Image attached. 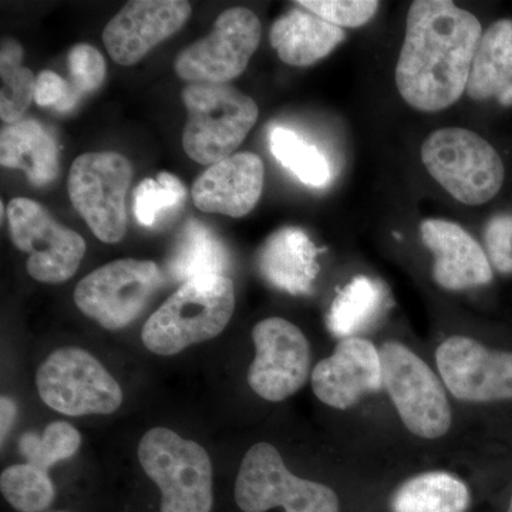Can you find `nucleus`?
<instances>
[{
	"label": "nucleus",
	"mask_w": 512,
	"mask_h": 512,
	"mask_svg": "<svg viewBox=\"0 0 512 512\" xmlns=\"http://www.w3.org/2000/svg\"><path fill=\"white\" fill-rule=\"evenodd\" d=\"M70 80L69 96L56 111L67 113L77 106L87 94L96 92L106 79V60L93 46L80 43L67 56Z\"/></svg>",
	"instance_id": "7c9ffc66"
},
{
	"label": "nucleus",
	"mask_w": 512,
	"mask_h": 512,
	"mask_svg": "<svg viewBox=\"0 0 512 512\" xmlns=\"http://www.w3.org/2000/svg\"><path fill=\"white\" fill-rule=\"evenodd\" d=\"M265 167L254 153L232 154L211 165L195 180V207L211 214L241 218L254 210L264 190Z\"/></svg>",
	"instance_id": "f3484780"
},
{
	"label": "nucleus",
	"mask_w": 512,
	"mask_h": 512,
	"mask_svg": "<svg viewBox=\"0 0 512 512\" xmlns=\"http://www.w3.org/2000/svg\"><path fill=\"white\" fill-rule=\"evenodd\" d=\"M69 96V84L52 70L37 74L35 101L37 106L59 109Z\"/></svg>",
	"instance_id": "72a5a7b5"
},
{
	"label": "nucleus",
	"mask_w": 512,
	"mask_h": 512,
	"mask_svg": "<svg viewBox=\"0 0 512 512\" xmlns=\"http://www.w3.org/2000/svg\"><path fill=\"white\" fill-rule=\"evenodd\" d=\"M318 249L301 228L286 227L274 232L258 252V269L276 289L305 295L311 293L319 274Z\"/></svg>",
	"instance_id": "6ab92c4d"
},
{
	"label": "nucleus",
	"mask_w": 512,
	"mask_h": 512,
	"mask_svg": "<svg viewBox=\"0 0 512 512\" xmlns=\"http://www.w3.org/2000/svg\"><path fill=\"white\" fill-rule=\"evenodd\" d=\"M82 446V436L66 421L49 424L42 436L26 433L20 437L19 450L30 466L49 473L60 461L73 457Z\"/></svg>",
	"instance_id": "c85d7f7f"
},
{
	"label": "nucleus",
	"mask_w": 512,
	"mask_h": 512,
	"mask_svg": "<svg viewBox=\"0 0 512 512\" xmlns=\"http://www.w3.org/2000/svg\"><path fill=\"white\" fill-rule=\"evenodd\" d=\"M261 37V22L252 10H225L210 35L178 55L175 73L188 83L228 84L245 72Z\"/></svg>",
	"instance_id": "f8f14e48"
},
{
	"label": "nucleus",
	"mask_w": 512,
	"mask_h": 512,
	"mask_svg": "<svg viewBox=\"0 0 512 512\" xmlns=\"http://www.w3.org/2000/svg\"><path fill=\"white\" fill-rule=\"evenodd\" d=\"M508 512H512V497H511V501H510V507H508Z\"/></svg>",
	"instance_id": "c9c22d12"
},
{
	"label": "nucleus",
	"mask_w": 512,
	"mask_h": 512,
	"mask_svg": "<svg viewBox=\"0 0 512 512\" xmlns=\"http://www.w3.org/2000/svg\"><path fill=\"white\" fill-rule=\"evenodd\" d=\"M131 180L133 165L114 151L82 154L70 168V201L101 242L117 244L126 235Z\"/></svg>",
	"instance_id": "0eeeda50"
},
{
	"label": "nucleus",
	"mask_w": 512,
	"mask_h": 512,
	"mask_svg": "<svg viewBox=\"0 0 512 512\" xmlns=\"http://www.w3.org/2000/svg\"><path fill=\"white\" fill-rule=\"evenodd\" d=\"M470 490L460 478L433 471L410 478L392 498L393 512H466Z\"/></svg>",
	"instance_id": "b1692460"
},
{
	"label": "nucleus",
	"mask_w": 512,
	"mask_h": 512,
	"mask_svg": "<svg viewBox=\"0 0 512 512\" xmlns=\"http://www.w3.org/2000/svg\"><path fill=\"white\" fill-rule=\"evenodd\" d=\"M295 5L340 29L366 25L379 9L375 0H299Z\"/></svg>",
	"instance_id": "2f4dec72"
},
{
	"label": "nucleus",
	"mask_w": 512,
	"mask_h": 512,
	"mask_svg": "<svg viewBox=\"0 0 512 512\" xmlns=\"http://www.w3.org/2000/svg\"><path fill=\"white\" fill-rule=\"evenodd\" d=\"M161 284L163 274L153 261L119 259L82 279L74 302L104 329L119 330L140 318Z\"/></svg>",
	"instance_id": "9d476101"
},
{
	"label": "nucleus",
	"mask_w": 512,
	"mask_h": 512,
	"mask_svg": "<svg viewBox=\"0 0 512 512\" xmlns=\"http://www.w3.org/2000/svg\"><path fill=\"white\" fill-rule=\"evenodd\" d=\"M423 244L433 252V278L447 291H464L490 284L493 268L476 239L446 220H426L420 225Z\"/></svg>",
	"instance_id": "a211bd4d"
},
{
	"label": "nucleus",
	"mask_w": 512,
	"mask_h": 512,
	"mask_svg": "<svg viewBox=\"0 0 512 512\" xmlns=\"http://www.w3.org/2000/svg\"><path fill=\"white\" fill-rule=\"evenodd\" d=\"M187 198L180 178L163 171L157 178H146L134 191V215L138 224L153 227L165 212L178 210Z\"/></svg>",
	"instance_id": "c756f323"
},
{
	"label": "nucleus",
	"mask_w": 512,
	"mask_h": 512,
	"mask_svg": "<svg viewBox=\"0 0 512 512\" xmlns=\"http://www.w3.org/2000/svg\"><path fill=\"white\" fill-rule=\"evenodd\" d=\"M138 460L161 491V512H211L212 464L205 448L173 430H148Z\"/></svg>",
	"instance_id": "20e7f679"
},
{
	"label": "nucleus",
	"mask_w": 512,
	"mask_h": 512,
	"mask_svg": "<svg viewBox=\"0 0 512 512\" xmlns=\"http://www.w3.org/2000/svg\"><path fill=\"white\" fill-rule=\"evenodd\" d=\"M382 386L380 352L362 338L340 340L333 355L319 362L312 372L313 392L333 409H350Z\"/></svg>",
	"instance_id": "dca6fc26"
},
{
	"label": "nucleus",
	"mask_w": 512,
	"mask_h": 512,
	"mask_svg": "<svg viewBox=\"0 0 512 512\" xmlns=\"http://www.w3.org/2000/svg\"><path fill=\"white\" fill-rule=\"evenodd\" d=\"M272 156L291 171L301 183L309 187H325L330 181V167L326 157L316 146L309 144L289 128L276 126L269 133Z\"/></svg>",
	"instance_id": "bb28decb"
},
{
	"label": "nucleus",
	"mask_w": 512,
	"mask_h": 512,
	"mask_svg": "<svg viewBox=\"0 0 512 512\" xmlns=\"http://www.w3.org/2000/svg\"><path fill=\"white\" fill-rule=\"evenodd\" d=\"M448 390L464 402L512 400V353L485 348L466 336H451L436 352Z\"/></svg>",
	"instance_id": "4468645a"
},
{
	"label": "nucleus",
	"mask_w": 512,
	"mask_h": 512,
	"mask_svg": "<svg viewBox=\"0 0 512 512\" xmlns=\"http://www.w3.org/2000/svg\"><path fill=\"white\" fill-rule=\"evenodd\" d=\"M40 399L56 412L80 417L111 414L123 403V390L96 357L79 348L57 349L36 376Z\"/></svg>",
	"instance_id": "1a4fd4ad"
},
{
	"label": "nucleus",
	"mask_w": 512,
	"mask_h": 512,
	"mask_svg": "<svg viewBox=\"0 0 512 512\" xmlns=\"http://www.w3.org/2000/svg\"><path fill=\"white\" fill-rule=\"evenodd\" d=\"M235 501L244 512H339V498L328 485L303 480L286 468L272 444L256 443L242 460Z\"/></svg>",
	"instance_id": "423d86ee"
},
{
	"label": "nucleus",
	"mask_w": 512,
	"mask_h": 512,
	"mask_svg": "<svg viewBox=\"0 0 512 512\" xmlns=\"http://www.w3.org/2000/svg\"><path fill=\"white\" fill-rule=\"evenodd\" d=\"M25 50L18 40L3 39L0 47V117L5 123L23 120L30 103L35 100L37 76L23 66Z\"/></svg>",
	"instance_id": "a878e982"
},
{
	"label": "nucleus",
	"mask_w": 512,
	"mask_h": 512,
	"mask_svg": "<svg viewBox=\"0 0 512 512\" xmlns=\"http://www.w3.org/2000/svg\"><path fill=\"white\" fill-rule=\"evenodd\" d=\"M0 490L20 512L45 511L55 501V485L49 473L28 463L6 468L0 476Z\"/></svg>",
	"instance_id": "cd10ccee"
},
{
	"label": "nucleus",
	"mask_w": 512,
	"mask_h": 512,
	"mask_svg": "<svg viewBox=\"0 0 512 512\" xmlns=\"http://www.w3.org/2000/svg\"><path fill=\"white\" fill-rule=\"evenodd\" d=\"M379 352L384 389L404 426L421 439L443 437L450 430L451 409L436 373L402 343H384Z\"/></svg>",
	"instance_id": "6e6552de"
},
{
	"label": "nucleus",
	"mask_w": 512,
	"mask_h": 512,
	"mask_svg": "<svg viewBox=\"0 0 512 512\" xmlns=\"http://www.w3.org/2000/svg\"><path fill=\"white\" fill-rule=\"evenodd\" d=\"M421 160L431 177L457 201L483 205L504 184L505 168L497 150L467 128H440L421 146Z\"/></svg>",
	"instance_id": "39448f33"
},
{
	"label": "nucleus",
	"mask_w": 512,
	"mask_h": 512,
	"mask_svg": "<svg viewBox=\"0 0 512 512\" xmlns=\"http://www.w3.org/2000/svg\"><path fill=\"white\" fill-rule=\"evenodd\" d=\"M8 225L15 247L29 255L28 274L43 284L69 281L86 254V242L57 222L39 202L15 198L9 202Z\"/></svg>",
	"instance_id": "9b49d317"
},
{
	"label": "nucleus",
	"mask_w": 512,
	"mask_h": 512,
	"mask_svg": "<svg viewBox=\"0 0 512 512\" xmlns=\"http://www.w3.org/2000/svg\"><path fill=\"white\" fill-rule=\"evenodd\" d=\"M512 89V20L493 23L478 43L466 92L470 99L500 100Z\"/></svg>",
	"instance_id": "4be33fe9"
},
{
	"label": "nucleus",
	"mask_w": 512,
	"mask_h": 512,
	"mask_svg": "<svg viewBox=\"0 0 512 512\" xmlns=\"http://www.w3.org/2000/svg\"><path fill=\"white\" fill-rule=\"evenodd\" d=\"M488 259L501 274H512V215H497L485 227Z\"/></svg>",
	"instance_id": "473e14b6"
},
{
	"label": "nucleus",
	"mask_w": 512,
	"mask_h": 512,
	"mask_svg": "<svg viewBox=\"0 0 512 512\" xmlns=\"http://www.w3.org/2000/svg\"><path fill=\"white\" fill-rule=\"evenodd\" d=\"M255 359L248 383L259 397L282 402L305 386L311 369V346L302 330L288 320L268 318L252 330Z\"/></svg>",
	"instance_id": "ddd939ff"
},
{
	"label": "nucleus",
	"mask_w": 512,
	"mask_h": 512,
	"mask_svg": "<svg viewBox=\"0 0 512 512\" xmlns=\"http://www.w3.org/2000/svg\"><path fill=\"white\" fill-rule=\"evenodd\" d=\"M345 30L296 5L272 25L269 40L279 59L306 67L330 55L345 40Z\"/></svg>",
	"instance_id": "aec40b11"
},
{
	"label": "nucleus",
	"mask_w": 512,
	"mask_h": 512,
	"mask_svg": "<svg viewBox=\"0 0 512 512\" xmlns=\"http://www.w3.org/2000/svg\"><path fill=\"white\" fill-rule=\"evenodd\" d=\"M0 410H2V424H0V429H2V443L5 441L6 437L12 430L13 424H15L16 416H18V407H16L15 402L10 400L9 397L2 396L0 399Z\"/></svg>",
	"instance_id": "f704fd0d"
},
{
	"label": "nucleus",
	"mask_w": 512,
	"mask_h": 512,
	"mask_svg": "<svg viewBox=\"0 0 512 512\" xmlns=\"http://www.w3.org/2000/svg\"><path fill=\"white\" fill-rule=\"evenodd\" d=\"M228 268V249L222 239L204 222L187 221L168 258L167 274L187 284L202 276H225Z\"/></svg>",
	"instance_id": "5701e85b"
},
{
	"label": "nucleus",
	"mask_w": 512,
	"mask_h": 512,
	"mask_svg": "<svg viewBox=\"0 0 512 512\" xmlns=\"http://www.w3.org/2000/svg\"><path fill=\"white\" fill-rule=\"evenodd\" d=\"M383 306L382 286L366 276H356L333 301L328 328L336 338H356L357 333L369 328L379 318Z\"/></svg>",
	"instance_id": "393cba45"
},
{
	"label": "nucleus",
	"mask_w": 512,
	"mask_h": 512,
	"mask_svg": "<svg viewBox=\"0 0 512 512\" xmlns=\"http://www.w3.org/2000/svg\"><path fill=\"white\" fill-rule=\"evenodd\" d=\"M185 154L202 165L234 154L258 120V106L231 84L188 83L183 90Z\"/></svg>",
	"instance_id": "7ed1b4c3"
},
{
	"label": "nucleus",
	"mask_w": 512,
	"mask_h": 512,
	"mask_svg": "<svg viewBox=\"0 0 512 512\" xmlns=\"http://www.w3.org/2000/svg\"><path fill=\"white\" fill-rule=\"evenodd\" d=\"M480 20L450 0H416L396 66V86L413 109L446 110L466 92L481 36Z\"/></svg>",
	"instance_id": "f257e3e1"
},
{
	"label": "nucleus",
	"mask_w": 512,
	"mask_h": 512,
	"mask_svg": "<svg viewBox=\"0 0 512 512\" xmlns=\"http://www.w3.org/2000/svg\"><path fill=\"white\" fill-rule=\"evenodd\" d=\"M0 163L22 170L36 187H45L59 175V147L39 121L23 119L0 133Z\"/></svg>",
	"instance_id": "412c9836"
},
{
	"label": "nucleus",
	"mask_w": 512,
	"mask_h": 512,
	"mask_svg": "<svg viewBox=\"0 0 512 512\" xmlns=\"http://www.w3.org/2000/svg\"><path fill=\"white\" fill-rule=\"evenodd\" d=\"M234 311V282L228 276L192 279L148 318L141 339L156 355H177L192 345L217 338Z\"/></svg>",
	"instance_id": "f03ea898"
},
{
	"label": "nucleus",
	"mask_w": 512,
	"mask_h": 512,
	"mask_svg": "<svg viewBox=\"0 0 512 512\" xmlns=\"http://www.w3.org/2000/svg\"><path fill=\"white\" fill-rule=\"evenodd\" d=\"M190 16L191 5L183 0H133L107 23L103 43L114 62L134 66Z\"/></svg>",
	"instance_id": "2eb2a0df"
}]
</instances>
